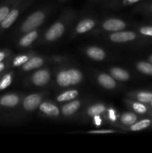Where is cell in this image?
<instances>
[{
  "label": "cell",
  "instance_id": "cell-14",
  "mask_svg": "<svg viewBox=\"0 0 152 153\" xmlns=\"http://www.w3.org/2000/svg\"><path fill=\"white\" fill-rule=\"evenodd\" d=\"M80 103L79 101H73L65 105L62 108V112L66 116H69L74 114L79 108Z\"/></svg>",
  "mask_w": 152,
  "mask_h": 153
},
{
  "label": "cell",
  "instance_id": "cell-30",
  "mask_svg": "<svg viewBox=\"0 0 152 153\" xmlns=\"http://www.w3.org/2000/svg\"><path fill=\"white\" fill-rule=\"evenodd\" d=\"M114 131L112 130H100V131H89V134H103V133H113Z\"/></svg>",
  "mask_w": 152,
  "mask_h": 153
},
{
  "label": "cell",
  "instance_id": "cell-22",
  "mask_svg": "<svg viewBox=\"0 0 152 153\" xmlns=\"http://www.w3.org/2000/svg\"><path fill=\"white\" fill-rule=\"evenodd\" d=\"M104 110H105V108L102 105H93L89 108L87 111V114L89 116L94 117L99 115L100 114L104 112Z\"/></svg>",
  "mask_w": 152,
  "mask_h": 153
},
{
  "label": "cell",
  "instance_id": "cell-6",
  "mask_svg": "<svg viewBox=\"0 0 152 153\" xmlns=\"http://www.w3.org/2000/svg\"><path fill=\"white\" fill-rule=\"evenodd\" d=\"M50 79V74L48 71L45 70H39L36 72L32 77V81L34 85L37 86H43L46 85Z\"/></svg>",
  "mask_w": 152,
  "mask_h": 153
},
{
  "label": "cell",
  "instance_id": "cell-1",
  "mask_svg": "<svg viewBox=\"0 0 152 153\" xmlns=\"http://www.w3.org/2000/svg\"><path fill=\"white\" fill-rule=\"evenodd\" d=\"M45 19V14L41 11L34 12L29 17L27 18L26 20L22 25V31L23 32H28L34 28L40 26Z\"/></svg>",
  "mask_w": 152,
  "mask_h": 153
},
{
  "label": "cell",
  "instance_id": "cell-12",
  "mask_svg": "<svg viewBox=\"0 0 152 153\" xmlns=\"http://www.w3.org/2000/svg\"><path fill=\"white\" fill-rule=\"evenodd\" d=\"M43 64V61L40 57H34L31 58V59H28L23 65V70L28 71L31 70L32 69L38 68L41 67Z\"/></svg>",
  "mask_w": 152,
  "mask_h": 153
},
{
  "label": "cell",
  "instance_id": "cell-8",
  "mask_svg": "<svg viewBox=\"0 0 152 153\" xmlns=\"http://www.w3.org/2000/svg\"><path fill=\"white\" fill-rule=\"evenodd\" d=\"M40 110L43 113L50 116H58L59 114V110L58 107L49 102H43L40 104Z\"/></svg>",
  "mask_w": 152,
  "mask_h": 153
},
{
  "label": "cell",
  "instance_id": "cell-7",
  "mask_svg": "<svg viewBox=\"0 0 152 153\" xmlns=\"http://www.w3.org/2000/svg\"><path fill=\"white\" fill-rule=\"evenodd\" d=\"M95 21L90 19H86L80 21L76 27V31L79 34H83L92 29L95 26Z\"/></svg>",
  "mask_w": 152,
  "mask_h": 153
},
{
  "label": "cell",
  "instance_id": "cell-27",
  "mask_svg": "<svg viewBox=\"0 0 152 153\" xmlns=\"http://www.w3.org/2000/svg\"><path fill=\"white\" fill-rule=\"evenodd\" d=\"M133 108H134V110L136 111L139 114H144L146 112V107L142 105V103H139V102H135L134 103L133 105Z\"/></svg>",
  "mask_w": 152,
  "mask_h": 153
},
{
  "label": "cell",
  "instance_id": "cell-2",
  "mask_svg": "<svg viewBox=\"0 0 152 153\" xmlns=\"http://www.w3.org/2000/svg\"><path fill=\"white\" fill-rule=\"evenodd\" d=\"M64 31V26L61 22H56L53 24L46 31L45 37L49 41H53L59 38Z\"/></svg>",
  "mask_w": 152,
  "mask_h": 153
},
{
  "label": "cell",
  "instance_id": "cell-34",
  "mask_svg": "<svg viewBox=\"0 0 152 153\" xmlns=\"http://www.w3.org/2000/svg\"><path fill=\"white\" fill-rule=\"evenodd\" d=\"M4 58V53L2 52H0V62H1L3 59Z\"/></svg>",
  "mask_w": 152,
  "mask_h": 153
},
{
  "label": "cell",
  "instance_id": "cell-33",
  "mask_svg": "<svg viewBox=\"0 0 152 153\" xmlns=\"http://www.w3.org/2000/svg\"><path fill=\"white\" fill-rule=\"evenodd\" d=\"M139 0H125V2H127L128 4H134V3L137 2Z\"/></svg>",
  "mask_w": 152,
  "mask_h": 153
},
{
  "label": "cell",
  "instance_id": "cell-23",
  "mask_svg": "<svg viewBox=\"0 0 152 153\" xmlns=\"http://www.w3.org/2000/svg\"><path fill=\"white\" fill-rule=\"evenodd\" d=\"M151 125V120H143L139 121V122L137 123L134 124L131 127V129L132 131H139V130L144 129V128H147Z\"/></svg>",
  "mask_w": 152,
  "mask_h": 153
},
{
  "label": "cell",
  "instance_id": "cell-28",
  "mask_svg": "<svg viewBox=\"0 0 152 153\" xmlns=\"http://www.w3.org/2000/svg\"><path fill=\"white\" fill-rule=\"evenodd\" d=\"M10 12V9L7 6H2L0 7V23L4 19Z\"/></svg>",
  "mask_w": 152,
  "mask_h": 153
},
{
  "label": "cell",
  "instance_id": "cell-17",
  "mask_svg": "<svg viewBox=\"0 0 152 153\" xmlns=\"http://www.w3.org/2000/svg\"><path fill=\"white\" fill-rule=\"evenodd\" d=\"M37 32L36 31H32L24 36L20 40V45L22 46H28L31 45L37 37Z\"/></svg>",
  "mask_w": 152,
  "mask_h": 153
},
{
  "label": "cell",
  "instance_id": "cell-24",
  "mask_svg": "<svg viewBox=\"0 0 152 153\" xmlns=\"http://www.w3.org/2000/svg\"><path fill=\"white\" fill-rule=\"evenodd\" d=\"M137 99L142 102H149L152 101V94L146 92L139 93L137 95Z\"/></svg>",
  "mask_w": 152,
  "mask_h": 153
},
{
  "label": "cell",
  "instance_id": "cell-35",
  "mask_svg": "<svg viewBox=\"0 0 152 153\" xmlns=\"http://www.w3.org/2000/svg\"><path fill=\"white\" fill-rule=\"evenodd\" d=\"M4 64H3V63L0 62V72L2 71V70H4Z\"/></svg>",
  "mask_w": 152,
  "mask_h": 153
},
{
  "label": "cell",
  "instance_id": "cell-10",
  "mask_svg": "<svg viewBox=\"0 0 152 153\" xmlns=\"http://www.w3.org/2000/svg\"><path fill=\"white\" fill-rule=\"evenodd\" d=\"M100 85L107 89H112L116 87V82L110 76L106 74H101L98 78Z\"/></svg>",
  "mask_w": 152,
  "mask_h": 153
},
{
  "label": "cell",
  "instance_id": "cell-15",
  "mask_svg": "<svg viewBox=\"0 0 152 153\" xmlns=\"http://www.w3.org/2000/svg\"><path fill=\"white\" fill-rule=\"evenodd\" d=\"M110 73L113 78L120 81H127L130 77V75L128 72L123 69L117 68V67L111 69Z\"/></svg>",
  "mask_w": 152,
  "mask_h": 153
},
{
  "label": "cell",
  "instance_id": "cell-3",
  "mask_svg": "<svg viewBox=\"0 0 152 153\" xmlns=\"http://www.w3.org/2000/svg\"><path fill=\"white\" fill-rule=\"evenodd\" d=\"M110 40L115 43H125L136 38V34L132 31H118L112 34Z\"/></svg>",
  "mask_w": 152,
  "mask_h": 153
},
{
  "label": "cell",
  "instance_id": "cell-18",
  "mask_svg": "<svg viewBox=\"0 0 152 153\" xmlns=\"http://www.w3.org/2000/svg\"><path fill=\"white\" fill-rule=\"evenodd\" d=\"M70 78V85H75L78 84L81 81L82 74L77 70L72 69V70H67Z\"/></svg>",
  "mask_w": 152,
  "mask_h": 153
},
{
  "label": "cell",
  "instance_id": "cell-11",
  "mask_svg": "<svg viewBox=\"0 0 152 153\" xmlns=\"http://www.w3.org/2000/svg\"><path fill=\"white\" fill-rule=\"evenodd\" d=\"M86 53L92 59L95 61H101L105 58V52H104V50L95 46L89 47L86 51Z\"/></svg>",
  "mask_w": 152,
  "mask_h": 153
},
{
  "label": "cell",
  "instance_id": "cell-37",
  "mask_svg": "<svg viewBox=\"0 0 152 153\" xmlns=\"http://www.w3.org/2000/svg\"><path fill=\"white\" fill-rule=\"evenodd\" d=\"M151 105H152V101H151Z\"/></svg>",
  "mask_w": 152,
  "mask_h": 153
},
{
  "label": "cell",
  "instance_id": "cell-16",
  "mask_svg": "<svg viewBox=\"0 0 152 153\" xmlns=\"http://www.w3.org/2000/svg\"><path fill=\"white\" fill-rule=\"evenodd\" d=\"M57 82L61 87L70 85V78L68 71H61L57 76Z\"/></svg>",
  "mask_w": 152,
  "mask_h": 153
},
{
  "label": "cell",
  "instance_id": "cell-36",
  "mask_svg": "<svg viewBox=\"0 0 152 153\" xmlns=\"http://www.w3.org/2000/svg\"><path fill=\"white\" fill-rule=\"evenodd\" d=\"M149 61H150V62L152 64V55H151V56L149 57Z\"/></svg>",
  "mask_w": 152,
  "mask_h": 153
},
{
  "label": "cell",
  "instance_id": "cell-26",
  "mask_svg": "<svg viewBox=\"0 0 152 153\" xmlns=\"http://www.w3.org/2000/svg\"><path fill=\"white\" fill-rule=\"evenodd\" d=\"M28 60V56L26 55H20V56H17L14 60H13V65L17 67V66H20L22 64H25L27 61Z\"/></svg>",
  "mask_w": 152,
  "mask_h": 153
},
{
  "label": "cell",
  "instance_id": "cell-21",
  "mask_svg": "<svg viewBox=\"0 0 152 153\" xmlns=\"http://www.w3.org/2000/svg\"><path fill=\"white\" fill-rule=\"evenodd\" d=\"M121 120L125 125H132L137 120V116L133 113H125L122 116Z\"/></svg>",
  "mask_w": 152,
  "mask_h": 153
},
{
  "label": "cell",
  "instance_id": "cell-9",
  "mask_svg": "<svg viewBox=\"0 0 152 153\" xmlns=\"http://www.w3.org/2000/svg\"><path fill=\"white\" fill-rule=\"evenodd\" d=\"M19 15V11L17 9H13L10 10L4 20L1 22V25L3 28H7L15 22L16 18L18 17Z\"/></svg>",
  "mask_w": 152,
  "mask_h": 153
},
{
  "label": "cell",
  "instance_id": "cell-32",
  "mask_svg": "<svg viewBox=\"0 0 152 153\" xmlns=\"http://www.w3.org/2000/svg\"><path fill=\"white\" fill-rule=\"evenodd\" d=\"M94 120H95V123L96 126H100L101 123V120L100 118V117L98 115H96V116H94Z\"/></svg>",
  "mask_w": 152,
  "mask_h": 153
},
{
  "label": "cell",
  "instance_id": "cell-25",
  "mask_svg": "<svg viewBox=\"0 0 152 153\" xmlns=\"http://www.w3.org/2000/svg\"><path fill=\"white\" fill-rule=\"evenodd\" d=\"M12 81V77L10 74H7L4 76V78L2 79L1 82H0V89L3 90L5 89L6 88L9 86L11 83Z\"/></svg>",
  "mask_w": 152,
  "mask_h": 153
},
{
  "label": "cell",
  "instance_id": "cell-4",
  "mask_svg": "<svg viewBox=\"0 0 152 153\" xmlns=\"http://www.w3.org/2000/svg\"><path fill=\"white\" fill-rule=\"evenodd\" d=\"M126 25L122 20L119 19H110L106 20L103 24V28L107 31H119L124 29Z\"/></svg>",
  "mask_w": 152,
  "mask_h": 153
},
{
  "label": "cell",
  "instance_id": "cell-29",
  "mask_svg": "<svg viewBox=\"0 0 152 153\" xmlns=\"http://www.w3.org/2000/svg\"><path fill=\"white\" fill-rule=\"evenodd\" d=\"M139 31L141 34H144V35L151 36L152 37V27H142V28H140Z\"/></svg>",
  "mask_w": 152,
  "mask_h": 153
},
{
  "label": "cell",
  "instance_id": "cell-19",
  "mask_svg": "<svg viewBox=\"0 0 152 153\" xmlns=\"http://www.w3.org/2000/svg\"><path fill=\"white\" fill-rule=\"evenodd\" d=\"M78 95V92L75 90H72V91H66V92L63 93L58 97V102H64V101H69V100H73Z\"/></svg>",
  "mask_w": 152,
  "mask_h": 153
},
{
  "label": "cell",
  "instance_id": "cell-13",
  "mask_svg": "<svg viewBox=\"0 0 152 153\" xmlns=\"http://www.w3.org/2000/svg\"><path fill=\"white\" fill-rule=\"evenodd\" d=\"M18 102H19V98L17 96L13 95V94L4 96L0 100V104L6 107H13L16 105Z\"/></svg>",
  "mask_w": 152,
  "mask_h": 153
},
{
  "label": "cell",
  "instance_id": "cell-5",
  "mask_svg": "<svg viewBox=\"0 0 152 153\" xmlns=\"http://www.w3.org/2000/svg\"><path fill=\"white\" fill-rule=\"evenodd\" d=\"M40 97L37 94H31L27 97L23 102L24 108L27 111H34L37 108L40 103Z\"/></svg>",
  "mask_w": 152,
  "mask_h": 153
},
{
  "label": "cell",
  "instance_id": "cell-31",
  "mask_svg": "<svg viewBox=\"0 0 152 153\" xmlns=\"http://www.w3.org/2000/svg\"><path fill=\"white\" fill-rule=\"evenodd\" d=\"M108 114H109V117L111 120L115 121L116 120V113H115L113 109H110L108 111Z\"/></svg>",
  "mask_w": 152,
  "mask_h": 153
},
{
  "label": "cell",
  "instance_id": "cell-20",
  "mask_svg": "<svg viewBox=\"0 0 152 153\" xmlns=\"http://www.w3.org/2000/svg\"><path fill=\"white\" fill-rule=\"evenodd\" d=\"M137 69L142 73L152 76V64L148 62H139L137 64Z\"/></svg>",
  "mask_w": 152,
  "mask_h": 153
}]
</instances>
